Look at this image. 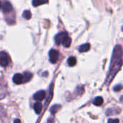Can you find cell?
I'll use <instances>...</instances> for the list:
<instances>
[{"label": "cell", "instance_id": "3", "mask_svg": "<svg viewBox=\"0 0 123 123\" xmlns=\"http://www.w3.org/2000/svg\"><path fill=\"white\" fill-rule=\"evenodd\" d=\"M59 58V53L56 50L51 49L49 51V60L50 63H55Z\"/></svg>", "mask_w": 123, "mask_h": 123}, {"label": "cell", "instance_id": "15", "mask_svg": "<svg viewBox=\"0 0 123 123\" xmlns=\"http://www.w3.org/2000/svg\"><path fill=\"white\" fill-rule=\"evenodd\" d=\"M68 64L69 66H74L76 64V58L75 57H70L68 59Z\"/></svg>", "mask_w": 123, "mask_h": 123}, {"label": "cell", "instance_id": "22", "mask_svg": "<svg viewBox=\"0 0 123 123\" xmlns=\"http://www.w3.org/2000/svg\"><path fill=\"white\" fill-rule=\"evenodd\" d=\"M1 1H0V9H1Z\"/></svg>", "mask_w": 123, "mask_h": 123}, {"label": "cell", "instance_id": "9", "mask_svg": "<svg viewBox=\"0 0 123 123\" xmlns=\"http://www.w3.org/2000/svg\"><path fill=\"white\" fill-rule=\"evenodd\" d=\"M90 49V44L89 43H85L84 45H81L79 48V50L80 53H85L87 52Z\"/></svg>", "mask_w": 123, "mask_h": 123}, {"label": "cell", "instance_id": "12", "mask_svg": "<svg viewBox=\"0 0 123 123\" xmlns=\"http://www.w3.org/2000/svg\"><path fill=\"white\" fill-rule=\"evenodd\" d=\"M48 2V0H32V5L34 6H38L40 5L46 4Z\"/></svg>", "mask_w": 123, "mask_h": 123}, {"label": "cell", "instance_id": "17", "mask_svg": "<svg viewBox=\"0 0 123 123\" xmlns=\"http://www.w3.org/2000/svg\"><path fill=\"white\" fill-rule=\"evenodd\" d=\"M31 12L29 10H25L24 11V12L22 13V17L26 19H30L31 18Z\"/></svg>", "mask_w": 123, "mask_h": 123}, {"label": "cell", "instance_id": "10", "mask_svg": "<svg viewBox=\"0 0 123 123\" xmlns=\"http://www.w3.org/2000/svg\"><path fill=\"white\" fill-rule=\"evenodd\" d=\"M103 98L102 97H97L93 100V104L96 106H101L103 104Z\"/></svg>", "mask_w": 123, "mask_h": 123}, {"label": "cell", "instance_id": "16", "mask_svg": "<svg viewBox=\"0 0 123 123\" xmlns=\"http://www.w3.org/2000/svg\"><path fill=\"white\" fill-rule=\"evenodd\" d=\"M6 95V88L0 84V99L4 98Z\"/></svg>", "mask_w": 123, "mask_h": 123}, {"label": "cell", "instance_id": "18", "mask_svg": "<svg viewBox=\"0 0 123 123\" xmlns=\"http://www.w3.org/2000/svg\"><path fill=\"white\" fill-rule=\"evenodd\" d=\"M120 120L118 119H110L108 120V123H119Z\"/></svg>", "mask_w": 123, "mask_h": 123}, {"label": "cell", "instance_id": "8", "mask_svg": "<svg viewBox=\"0 0 123 123\" xmlns=\"http://www.w3.org/2000/svg\"><path fill=\"white\" fill-rule=\"evenodd\" d=\"M61 44H63V45L64 47L68 48V47L71 45V37L67 35L63 38V40Z\"/></svg>", "mask_w": 123, "mask_h": 123}, {"label": "cell", "instance_id": "20", "mask_svg": "<svg viewBox=\"0 0 123 123\" xmlns=\"http://www.w3.org/2000/svg\"><path fill=\"white\" fill-rule=\"evenodd\" d=\"M48 123H54V120L53 118H50L48 120Z\"/></svg>", "mask_w": 123, "mask_h": 123}, {"label": "cell", "instance_id": "1", "mask_svg": "<svg viewBox=\"0 0 123 123\" xmlns=\"http://www.w3.org/2000/svg\"><path fill=\"white\" fill-rule=\"evenodd\" d=\"M122 56H123L122 47L120 45H116L114 49L112 57V61H111V66H110V75L109 76L110 79H112L114 76L117 74V72L121 68V66L123 63Z\"/></svg>", "mask_w": 123, "mask_h": 123}, {"label": "cell", "instance_id": "21", "mask_svg": "<svg viewBox=\"0 0 123 123\" xmlns=\"http://www.w3.org/2000/svg\"><path fill=\"white\" fill-rule=\"evenodd\" d=\"M14 123H21V122H20V120L19 119H16V120H14Z\"/></svg>", "mask_w": 123, "mask_h": 123}, {"label": "cell", "instance_id": "4", "mask_svg": "<svg viewBox=\"0 0 123 123\" xmlns=\"http://www.w3.org/2000/svg\"><path fill=\"white\" fill-rule=\"evenodd\" d=\"M13 9L12 6L10 2L7 1H4V3L2 4V11L4 14L9 13L10 12H12Z\"/></svg>", "mask_w": 123, "mask_h": 123}, {"label": "cell", "instance_id": "6", "mask_svg": "<svg viewBox=\"0 0 123 123\" xmlns=\"http://www.w3.org/2000/svg\"><path fill=\"white\" fill-rule=\"evenodd\" d=\"M45 96H46L45 92L41 90V91H39V92H37V93H35V94H34V96H33V98H34V99H35V100L42 101V100H43V99H45Z\"/></svg>", "mask_w": 123, "mask_h": 123}, {"label": "cell", "instance_id": "13", "mask_svg": "<svg viewBox=\"0 0 123 123\" xmlns=\"http://www.w3.org/2000/svg\"><path fill=\"white\" fill-rule=\"evenodd\" d=\"M22 76H23L24 82H27V81H29L31 79V78L32 76V74L31 73L28 72V71H26V72L24 73V74Z\"/></svg>", "mask_w": 123, "mask_h": 123}, {"label": "cell", "instance_id": "11", "mask_svg": "<svg viewBox=\"0 0 123 123\" xmlns=\"http://www.w3.org/2000/svg\"><path fill=\"white\" fill-rule=\"evenodd\" d=\"M42 108H43V106H42V104L40 103V102H37L34 105V110L36 114H40L42 111Z\"/></svg>", "mask_w": 123, "mask_h": 123}, {"label": "cell", "instance_id": "2", "mask_svg": "<svg viewBox=\"0 0 123 123\" xmlns=\"http://www.w3.org/2000/svg\"><path fill=\"white\" fill-rule=\"evenodd\" d=\"M9 61L10 58L9 55L4 51L0 52V66L2 67H6L9 65Z\"/></svg>", "mask_w": 123, "mask_h": 123}, {"label": "cell", "instance_id": "14", "mask_svg": "<svg viewBox=\"0 0 123 123\" xmlns=\"http://www.w3.org/2000/svg\"><path fill=\"white\" fill-rule=\"evenodd\" d=\"M60 109H61V105H53V106H52V107H50V112L51 114L54 115V114H55Z\"/></svg>", "mask_w": 123, "mask_h": 123}, {"label": "cell", "instance_id": "7", "mask_svg": "<svg viewBox=\"0 0 123 123\" xmlns=\"http://www.w3.org/2000/svg\"><path fill=\"white\" fill-rule=\"evenodd\" d=\"M13 81L16 84H20L24 82L23 80V76L20 74H16L13 76Z\"/></svg>", "mask_w": 123, "mask_h": 123}, {"label": "cell", "instance_id": "19", "mask_svg": "<svg viewBox=\"0 0 123 123\" xmlns=\"http://www.w3.org/2000/svg\"><path fill=\"white\" fill-rule=\"evenodd\" d=\"M121 89H122V86L120 84V85L115 86L114 87V91H115V92H119V91L121 90Z\"/></svg>", "mask_w": 123, "mask_h": 123}, {"label": "cell", "instance_id": "5", "mask_svg": "<svg viewBox=\"0 0 123 123\" xmlns=\"http://www.w3.org/2000/svg\"><path fill=\"white\" fill-rule=\"evenodd\" d=\"M67 35H68V34H67L66 32H60V33H58V35H56L55 36V43H56L57 45L61 44V43H62L63 38H64Z\"/></svg>", "mask_w": 123, "mask_h": 123}]
</instances>
